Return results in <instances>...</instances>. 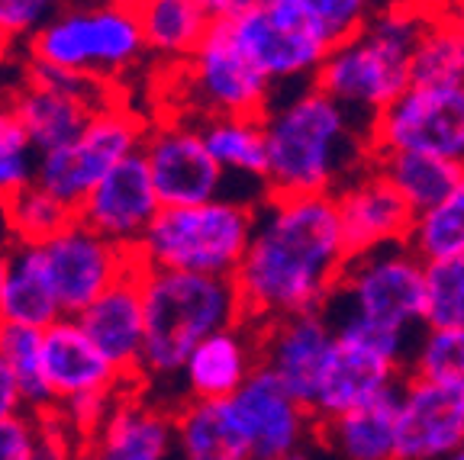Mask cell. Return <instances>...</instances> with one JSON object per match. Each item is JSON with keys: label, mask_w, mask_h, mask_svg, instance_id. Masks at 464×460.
Returning a JSON list of instances; mask_svg holds the SVG:
<instances>
[{"label": "cell", "mask_w": 464, "mask_h": 460, "mask_svg": "<svg viewBox=\"0 0 464 460\" xmlns=\"http://www.w3.org/2000/svg\"><path fill=\"white\" fill-rule=\"evenodd\" d=\"M348 258L352 252L333 194L265 196L246 261L232 277L246 319L268 325L326 312Z\"/></svg>", "instance_id": "cell-1"}, {"label": "cell", "mask_w": 464, "mask_h": 460, "mask_svg": "<svg viewBox=\"0 0 464 460\" xmlns=\"http://www.w3.org/2000/svg\"><path fill=\"white\" fill-rule=\"evenodd\" d=\"M268 196L335 194L371 165V126L313 84L281 87L261 113Z\"/></svg>", "instance_id": "cell-2"}, {"label": "cell", "mask_w": 464, "mask_h": 460, "mask_svg": "<svg viewBox=\"0 0 464 460\" xmlns=\"http://www.w3.org/2000/svg\"><path fill=\"white\" fill-rule=\"evenodd\" d=\"M432 10L422 0H393L362 33L335 43L316 74L333 101L374 126V120L413 87V55Z\"/></svg>", "instance_id": "cell-3"}, {"label": "cell", "mask_w": 464, "mask_h": 460, "mask_svg": "<svg viewBox=\"0 0 464 460\" xmlns=\"http://www.w3.org/2000/svg\"><path fill=\"white\" fill-rule=\"evenodd\" d=\"M145 348L139 380H171L184 374L203 341L246 322L232 277L142 267Z\"/></svg>", "instance_id": "cell-4"}, {"label": "cell", "mask_w": 464, "mask_h": 460, "mask_svg": "<svg viewBox=\"0 0 464 460\" xmlns=\"http://www.w3.org/2000/svg\"><path fill=\"white\" fill-rule=\"evenodd\" d=\"M26 58L65 68L81 78L116 87L149 62L136 4L120 0H74L26 43Z\"/></svg>", "instance_id": "cell-5"}, {"label": "cell", "mask_w": 464, "mask_h": 460, "mask_svg": "<svg viewBox=\"0 0 464 460\" xmlns=\"http://www.w3.org/2000/svg\"><path fill=\"white\" fill-rule=\"evenodd\" d=\"M258 203L219 196L194 206H161L139 242L136 261L152 271L236 277L255 235Z\"/></svg>", "instance_id": "cell-6"}, {"label": "cell", "mask_w": 464, "mask_h": 460, "mask_svg": "<svg viewBox=\"0 0 464 460\" xmlns=\"http://www.w3.org/2000/svg\"><path fill=\"white\" fill-rule=\"evenodd\" d=\"M326 316H352L416 335V329H426V261L406 242L352 254Z\"/></svg>", "instance_id": "cell-7"}, {"label": "cell", "mask_w": 464, "mask_h": 460, "mask_svg": "<svg viewBox=\"0 0 464 460\" xmlns=\"http://www.w3.org/2000/svg\"><path fill=\"white\" fill-rule=\"evenodd\" d=\"M223 23L232 43L275 84V91L313 84L335 49L333 33L310 0H265L261 7Z\"/></svg>", "instance_id": "cell-8"}, {"label": "cell", "mask_w": 464, "mask_h": 460, "mask_svg": "<svg viewBox=\"0 0 464 460\" xmlns=\"http://www.w3.org/2000/svg\"><path fill=\"white\" fill-rule=\"evenodd\" d=\"M149 126L152 122H145V116H139L136 110L126 107L116 97V101H110L107 107H101L91 116L84 132L72 145L49 151V155H39L36 184L78 213V206L87 200V194L120 161L142 151Z\"/></svg>", "instance_id": "cell-9"}, {"label": "cell", "mask_w": 464, "mask_h": 460, "mask_svg": "<svg viewBox=\"0 0 464 460\" xmlns=\"http://www.w3.org/2000/svg\"><path fill=\"white\" fill-rule=\"evenodd\" d=\"M371 151H422L464 168V84H413L374 120Z\"/></svg>", "instance_id": "cell-10"}, {"label": "cell", "mask_w": 464, "mask_h": 460, "mask_svg": "<svg viewBox=\"0 0 464 460\" xmlns=\"http://www.w3.org/2000/svg\"><path fill=\"white\" fill-rule=\"evenodd\" d=\"M178 74H181L200 120L207 116H261L275 97V84L242 55L223 20L213 23L200 49L190 55L188 65L178 68Z\"/></svg>", "instance_id": "cell-11"}, {"label": "cell", "mask_w": 464, "mask_h": 460, "mask_svg": "<svg viewBox=\"0 0 464 460\" xmlns=\"http://www.w3.org/2000/svg\"><path fill=\"white\" fill-rule=\"evenodd\" d=\"M142 158L152 171L155 194L161 206H194L210 203L226 194V174L203 142L200 122L168 116L149 126Z\"/></svg>", "instance_id": "cell-12"}, {"label": "cell", "mask_w": 464, "mask_h": 460, "mask_svg": "<svg viewBox=\"0 0 464 460\" xmlns=\"http://www.w3.org/2000/svg\"><path fill=\"white\" fill-rule=\"evenodd\" d=\"M43 252L65 316H81L97 296H103L136 267V254L103 238L101 232L87 229L81 219L52 235Z\"/></svg>", "instance_id": "cell-13"}, {"label": "cell", "mask_w": 464, "mask_h": 460, "mask_svg": "<svg viewBox=\"0 0 464 460\" xmlns=\"http://www.w3.org/2000/svg\"><path fill=\"white\" fill-rule=\"evenodd\" d=\"M464 447V389L410 377L397 412L393 460H445Z\"/></svg>", "instance_id": "cell-14"}, {"label": "cell", "mask_w": 464, "mask_h": 460, "mask_svg": "<svg viewBox=\"0 0 464 460\" xmlns=\"http://www.w3.org/2000/svg\"><path fill=\"white\" fill-rule=\"evenodd\" d=\"M159 213L161 200L155 194L152 171L145 165L142 151L120 161L78 206V219L87 229L101 232L126 252H136Z\"/></svg>", "instance_id": "cell-15"}, {"label": "cell", "mask_w": 464, "mask_h": 460, "mask_svg": "<svg viewBox=\"0 0 464 460\" xmlns=\"http://www.w3.org/2000/svg\"><path fill=\"white\" fill-rule=\"evenodd\" d=\"M333 345L335 329L326 312H304L261 325V364L306 409H313Z\"/></svg>", "instance_id": "cell-16"}, {"label": "cell", "mask_w": 464, "mask_h": 460, "mask_svg": "<svg viewBox=\"0 0 464 460\" xmlns=\"http://www.w3.org/2000/svg\"><path fill=\"white\" fill-rule=\"evenodd\" d=\"M226 409L252 445L255 457L297 454L306 428L316 422L313 412L300 406L265 364L248 377L239 393L226 399Z\"/></svg>", "instance_id": "cell-17"}, {"label": "cell", "mask_w": 464, "mask_h": 460, "mask_svg": "<svg viewBox=\"0 0 464 460\" xmlns=\"http://www.w3.org/2000/svg\"><path fill=\"white\" fill-rule=\"evenodd\" d=\"M339 209L342 232L352 254L371 252L381 244H403L413 229V206L400 196L384 174L371 161L364 171H358L352 180H345L333 194Z\"/></svg>", "instance_id": "cell-18"}, {"label": "cell", "mask_w": 464, "mask_h": 460, "mask_svg": "<svg viewBox=\"0 0 464 460\" xmlns=\"http://www.w3.org/2000/svg\"><path fill=\"white\" fill-rule=\"evenodd\" d=\"M43 364L55 406H65L81 396L123 393V383H130L91 341L78 316H62L43 329Z\"/></svg>", "instance_id": "cell-19"}, {"label": "cell", "mask_w": 464, "mask_h": 460, "mask_svg": "<svg viewBox=\"0 0 464 460\" xmlns=\"http://www.w3.org/2000/svg\"><path fill=\"white\" fill-rule=\"evenodd\" d=\"M403 377L406 367L335 335L333 354H329V364L323 370V380H319L310 412L319 425L333 422V418H342L348 412L374 403L377 396L393 389Z\"/></svg>", "instance_id": "cell-20"}, {"label": "cell", "mask_w": 464, "mask_h": 460, "mask_svg": "<svg viewBox=\"0 0 464 460\" xmlns=\"http://www.w3.org/2000/svg\"><path fill=\"white\" fill-rule=\"evenodd\" d=\"M84 331L110 358V364L126 377L139 380L145 348V302H142V264L136 261L123 281H116L103 296L78 316Z\"/></svg>", "instance_id": "cell-21"}, {"label": "cell", "mask_w": 464, "mask_h": 460, "mask_svg": "<svg viewBox=\"0 0 464 460\" xmlns=\"http://www.w3.org/2000/svg\"><path fill=\"white\" fill-rule=\"evenodd\" d=\"M261 367V325L239 322L226 331H217L190 354L184 367L188 399L200 403H223L248 383Z\"/></svg>", "instance_id": "cell-22"}, {"label": "cell", "mask_w": 464, "mask_h": 460, "mask_svg": "<svg viewBox=\"0 0 464 460\" xmlns=\"http://www.w3.org/2000/svg\"><path fill=\"white\" fill-rule=\"evenodd\" d=\"M91 445L103 460H168L178 445L174 416L139 396L120 393Z\"/></svg>", "instance_id": "cell-23"}, {"label": "cell", "mask_w": 464, "mask_h": 460, "mask_svg": "<svg viewBox=\"0 0 464 460\" xmlns=\"http://www.w3.org/2000/svg\"><path fill=\"white\" fill-rule=\"evenodd\" d=\"M7 107L16 116V122L23 126V132H26L29 145H33L36 155H49V151L72 145L84 132L91 116L101 110L91 101H84V97L29 84V81L10 84Z\"/></svg>", "instance_id": "cell-24"}, {"label": "cell", "mask_w": 464, "mask_h": 460, "mask_svg": "<svg viewBox=\"0 0 464 460\" xmlns=\"http://www.w3.org/2000/svg\"><path fill=\"white\" fill-rule=\"evenodd\" d=\"M136 10L149 55L165 68L188 65L217 23L207 0H139Z\"/></svg>", "instance_id": "cell-25"}, {"label": "cell", "mask_w": 464, "mask_h": 460, "mask_svg": "<svg viewBox=\"0 0 464 460\" xmlns=\"http://www.w3.org/2000/svg\"><path fill=\"white\" fill-rule=\"evenodd\" d=\"M62 316L65 310L58 302L43 244H14L4 277V322L49 329Z\"/></svg>", "instance_id": "cell-26"}, {"label": "cell", "mask_w": 464, "mask_h": 460, "mask_svg": "<svg viewBox=\"0 0 464 460\" xmlns=\"http://www.w3.org/2000/svg\"><path fill=\"white\" fill-rule=\"evenodd\" d=\"M200 132L226 180L242 177L268 190V139L261 116H207Z\"/></svg>", "instance_id": "cell-27"}, {"label": "cell", "mask_w": 464, "mask_h": 460, "mask_svg": "<svg viewBox=\"0 0 464 460\" xmlns=\"http://www.w3.org/2000/svg\"><path fill=\"white\" fill-rule=\"evenodd\" d=\"M174 432L181 460H255L252 445L232 422L223 403L188 399L174 412Z\"/></svg>", "instance_id": "cell-28"}, {"label": "cell", "mask_w": 464, "mask_h": 460, "mask_svg": "<svg viewBox=\"0 0 464 460\" xmlns=\"http://www.w3.org/2000/svg\"><path fill=\"white\" fill-rule=\"evenodd\" d=\"M406 380V377H403ZM403 380L374 403L348 412L333 422H323V428L333 438L335 451L345 460H393V445H397V412Z\"/></svg>", "instance_id": "cell-29"}, {"label": "cell", "mask_w": 464, "mask_h": 460, "mask_svg": "<svg viewBox=\"0 0 464 460\" xmlns=\"http://www.w3.org/2000/svg\"><path fill=\"white\" fill-rule=\"evenodd\" d=\"M371 161L400 190V196L413 206L416 216L432 209L435 203H442L464 174L461 165H451V161L435 158V155H422V151H374Z\"/></svg>", "instance_id": "cell-30"}, {"label": "cell", "mask_w": 464, "mask_h": 460, "mask_svg": "<svg viewBox=\"0 0 464 460\" xmlns=\"http://www.w3.org/2000/svg\"><path fill=\"white\" fill-rule=\"evenodd\" d=\"M0 354L7 358L16 383H20L26 412H52L55 409V396L45 380L43 364V329H29V325L0 322Z\"/></svg>", "instance_id": "cell-31"}, {"label": "cell", "mask_w": 464, "mask_h": 460, "mask_svg": "<svg viewBox=\"0 0 464 460\" xmlns=\"http://www.w3.org/2000/svg\"><path fill=\"white\" fill-rule=\"evenodd\" d=\"M0 209H4V223H7L14 244H45L52 235H58L68 223L78 219L74 209L55 200L36 180L16 190L14 196H7L0 203Z\"/></svg>", "instance_id": "cell-32"}, {"label": "cell", "mask_w": 464, "mask_h": 460, "mask_svg": "<svg viewBox=\"0 0 464 460\" xmlns=\"http://www.w3.org/2000/svg\"><path fill=\"white\" fill-rule=\"evenodd\" d=\"M406 244L426 264L429 261L464 258V174L442 203H435L432 209L413 219Z\"/></svg>", "instance_id": "cell-33"}, {"label": "cell", "mask_w": 464, "mask_h": 460, "mask_svg": "<svg viewBox=\"0 0 464 460\" xmlns=\"http://www.w3.org/2000/svg\"><path fill=\"white\" fill-rule=\"evenodd\" d=\"M413 84H464V26L432 14L413 55Z\"/></svg>", "instance_id": "cell-34"}, {"label": "cell", "mask_w": 464, "mask_h": 460, "mask_svg": "<svg viewBox=\"0 0 464 460\" xmlns=\"http://www.w3.org/2000/svg\"><path fill=\"white\" fill-rule=\"evenodd\" d=\"M406 374L464 389V325L461 329H422L410 354Z\"/></svg>", "instance_id": "cell-35"}, {"label": "cell", "mask_w": 464, "mask_h": 460, "mask_svg": "<svg viewBox=\"0 0 464 460\" xmlns=\"http://www.w3.org/2000/svg\"><path fill=\"white\" fill-rule=\"evenodd\" d=\"M464 325V258L426 264V329Z\"/></svg>", "instance_id": "cell-36"}, {"label": "cell", "mask_w": 464, "mask_h": 460, "mask_svg": "<svg viewBox=\"0 0 464 460\" xmlns=\"http://www.w3.org/2000/svg\"><path fill=\"white\" fill-rule=\"evenodd\" d=\"M39 155L29 145L26 132L10 113V107H0V203L36 180Z\"/></svg>", "instance_id": "cell-37"}, {"label": "cell", "mask_w": 464, "mask_h": 460, "mask_svg": "<svg viewBox=\"0 0 464 460\" xmlns=\"http://www.w3.org/2000/svg\"><path fill=\"white\" fill-rule=\"evenodd\" d=\"M310 4L319 14V20L326 23L335 43H342V39L362 33L393 0H310Z\"/></svg>", "instance_id": "cell-38"}, {"label": "cell", "mask_w": 464, "mask_h": 460, "mask_svg": "<svg viewBox=\"0 0 464 460\" xmlns=\"http://www.w3.org/2000/svg\"><path fill=\"white\" fill-rule=\"evenodd\" d=\"M62 7V0H0V29L16 43H29Z\"/></svg>", "instance_id": "cell-39"}, {"label": "cell", "mask_w": 464, "mask_h": 460, "mask_svg": "<svg viewBox=\"0 0 464 460\" xmlns=\"http://www.w3.org/2000/svg\"><path fill=\"white\" fill-rule=\"evenodd\" d=\"M39 441L36 412H16L0 418V460H33Z\"/></svg>", "instance_id": "cell-40"}, {"label": "cell", "mask_w": 464, "mask_h": 460, "mask_svg": "<svg viewBox=\"0 0 464 460\" xmlns=\"http://www.w3.org/2000/svg\"><path fill=\"white\" fill-rule=\"evenodd\" d=\"M23 409H26V403H23L20 383H16L7 358L0 354V418L16 416V412H23Z\"/></svg>", "instance_id": "cell-41"}, {"label": "cell", "mask_w": 464, "mask_h": 460, "mask_svg": "<svg viewBox=\"0 0 464 460\" xmlns=\"http://www.w3.org/2000/svg\"><path fill=\"white\" fill-rule=\"evenodd\" d=\"M265 0H207V7L217 20H232V16L248 14V10L261 7Z\"/></svg>", "instance_id": "cell-42"}, {"label": "cell", "mask_w": 464, "mask_h": 460, "mask_svg": "<svg viewBox=\"0 0 464 460\" xmlns=\"http://www.w3.org/2000/svg\"><path fill=\"white\" fill-rule=\"evenodd\" d=\"M422 4H426L432 14L449 16V20H455L464 26V0H422Z\"/></svg>", "instance_id": "cell-43"}, {"label": "cell", "mask_w": 464, "mask_h": 460, "mask_svg": "<svg viewBox=\"0 0 464 460\" xmlns=\"http://www.w3.org/2000/svg\"><path fill=\"white\" fill-rule=\"evenodd\" d=\"M16 39L14 36H7V33H4V29H0V72H4V68L10 65V62H14L16 58Z\"/></svg>", "instance_id": "cell-44"}, {"label": "cell", "mask_w": 464, "mask_h": 460, "mask_svg": "<svg viewBox=\"0 0 464 460\" xmlns=\"http://www.w3.org/2000/svg\"><path fill=\"white\" fill-rule=\"evenodd\" d=\"M74 460H103V457L97 454L94 445H78V451H74Z\"/></svg>", "instance_id": "cell-45"}, {"label": "cell", "mask_w": 464, "mask_h": 460, "mask_svg": "<svg viewBox=\"0 0 464 460\" xmlns=\"http://www.w3.org/2000/svg\"><path fill=\"white\" fill-rule=\"evenodd\" d=\"M4 277H7V252H0V322H4Z\"/></svg>", "instance_id": "cell-46"}, {"label": "cell", "mask_w": 464, "mask_h": 460, "mask_svg": "<svg viewBox=\"0 0 464 460\" xmlns=\"http://www.w3.org/2000/svg\"><path fill=\"white\" fill-rule=\"evenodd\" d=\"M255 460H306L300 454H284V457H255Z\"/></svg>", "instance_id": "cell-47"}, {"label": "cell", "mask_w": 464, "mask_h": 460, "mask_svg": "<svg viewBox=\"0 0 464 460\" xmlns=\"http://www.w3.org/2000/svg\"><path fill=\"white\" fill-rule=\"evenodd\" d=\"M7 101H10V87L0 84V107H7Z\"/></svg>", "instance_id": "cell-48"}, {"label": "cell", "mask_w": 464, "mask_h": 460, "mask_svg": "<svg viewBox=\"0 0 464 460\" xmlns=\"http://www.w3.org/2000/svg\"><path fill=\"white\" fill-rule=\"evenodd\" d=\"M445 460H464V447H461V451L451 454V457H445Z\"/></svg>", "instance_id": "cell-49"}, {"label": "cell", "mask_w": 464, "mask_h": 460, "mask_svg": "<svg viewBox=\"0 0 464 460\" xmlns=\"http://www.w3.org/2000/svg\"><path fill=\"white\" fill-rule=\"evenodd\" d=\"M120 4H139V0H120Z\"/></svg>", "instance_id": "cell-50"}]
</instances>
